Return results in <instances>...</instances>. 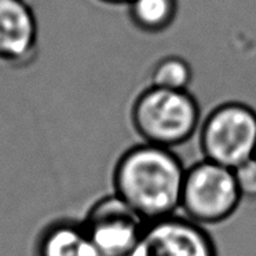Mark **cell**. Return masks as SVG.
Wrapping results in <instances>:
<instances>
[{"label":"cell","mask_w":256,"mask_h":256,"mask_svg":"<svg viewBox=\"0 0 256 256\" xmlns=\"http://www.w3.org/2000/svg\"><path fill=\"white\" fill-rule=\"evenodd\" d=\"M134 256H218V250L202 224L171 215L146 224Z\"/></svg>","instance_id":"obj_6"},{"label":"cell","mask_w":256,"mask_h":256,"mask_svg":"<svg viewBox=\"0 0 256 256\" xmlns=\"http://www.w3.org/2000/svg\"><path fill=\"white\" fill-rule=\"evenodd\" d=\"M242 200L232 168L202 158L186 168L180 210L198 224H218L237 211Z\"/></svg>","instance_id":"obj_4"},{"label":"cell","mask_w":256,"mask_h":256,"mask_svg":"<svg viewBox=\"0 0 256 256\" xmlns=\"http://www.w3.org/2000/svg\"><path fill=\"white\" fill-rule=\"evenodd\" d=\"M178 0H131L126 4L128 20L142 34L167 30L178 14Z\"/></svg>","instance_id":"obj_9"},{"label":"cell","mask_w":256,"mask_h":256,"mask_svg":"<svg viewBox=\"0 0 256 256\" xmlns=\"http://www.w3.org/2000/svg\"><path fill=\"white\" fill-rule=\"evenodd\" d=\"M36 256H98L83 222L56 220L42 232Z\"/></svg>","instance_id":"obj_8"},{"label":"cell","mask_w":256,"mask_h":256,"mask_svg":"<svg viewBox=\"0 0 256 256\" xmlns=\"http://www.w3.org/2000/svg\"><path fill=\"white\" fill-rule=\"evenodd\" d=\"M193 68L184 56H166L153 64L146 78V87L167 90H189L193 83Z\"/></svg>","instance_id":"obj_10"},{"label":"cell","mask_w":256,"mask_h":256,"mask_svg":"<svg viewBox=\"0 0 256 256\" xmlns=\"http://www.w3.org/2000/svg\"><path fill=\"white\" fill-rule=\"evenodd\" d=\"M83 223L98 256H134L148 224L116 194L96 201Z\"/></svg>","instance_id":"obj_5"},{"label":"cell","mask_w":256,"mask_h":256,"mask_svg":"<svg viewBox=\"0 0 256 256\" xmlns=\"http://www.w3.org/2000/svg\"><path fill=\"white\" fill-rule=\"evenodd\" d=\"M255 157H256V150H255Z\"/></svg>","instance_id":"obj_13"},{"label":"cell","mask_w":256,"mask_h":256,"mask_svg":"<svg viewBox=\"0 0 256 256\" xmlns=\"http://www.w3.org/2000/svg\"><path fill=\"white\" fill-rule=\"evenodd\" d=\"M233 171L241 197L256 200V157H250Z\"/></svg>","instance_id":"obj_11"},{"label":"cell","mask_w":256,"mask_h":256,"mask_svg":"<svg viewBox=\"0 0 256 256\" xmlns=\"http://www.w3.org/2000/svg\"><path fill=\"white\" fill-rule=\"evenodd\" d=\"M184 175V162L174 149L140 142L116 160L114 194L144 220L154 222L180 208Z\"/></svg>","instance_id":"obj_1"},{"label":"cell","mask_w":256,"mask_h":256,"mask_svg":"<svg viewBox=\"0 0 256 256\" xmlns=\"http://www.w3.org/2000/svg\"><path fill=\"white\" fill-rule=\"evenodd\" d=\"M201 108L189 90L148 86L131 106V130L140 142L176 149L189 144L200 130Z\"/></svg>","instance_id":"obj_2"},{"label":"cell","mask_w":256,"mask_h":256,"mask_svg":"<svg viewBox=\"0 0 256 256\" xmlns=\"http://www.w3.org/2000/svg\"><path fill=\"white\" fill-rule=\"evenodd\" d=\"M39 26L26 0H0V60L21 62L38 51Z\"/></svg>","instance_id":"obj_7"},{"label":"cell","mask_w":256,"mask_h":256,"mask_svg":"<svg viewBox=\"0 0 256 256\" xmlns=\"http://www.w3.org/2000/svg\"><path fill=\"white\" fill-rule=\"evenodd\" d=\"M100 2H105L109 4H128L131 0H100Z\"/></svg>","instance_id":"obj_12"},{"label":"cell","mask_w":256,"mask_h":256,"mask_svg":"<svg viewBox=\"0 0 256 256\" xmlns=\"http://www.w3.org/2000/svg\"><path fill=\"white\" fill-rule=\"evenodd\" d=\"M202 157L234 170L256 150V112L241 102L214 108L197 132Z\"/></svg>","instance_id":"obj_3"}]
</instances>
